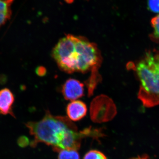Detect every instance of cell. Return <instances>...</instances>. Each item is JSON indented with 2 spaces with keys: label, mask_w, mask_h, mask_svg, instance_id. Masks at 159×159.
Masks as SVG:
<instances>
[{
  "label": "cell",
  "mask_w": 159,
  "mask_h": 159,
  "mask_svg": "<svg viewBox=\"0 0 159 159\" xmlns=\"http://www.w3.org/2000/svg\"><path fill=\"white\" fill-rule=\"evenodd\" d=\"M34 139L30 143L35 148L39 143L52 146L54 152L64 149L78 150L81 140L89 134L86 129L79 132L76 125L67 117L53 116L47 111L44 117L38 122L25 124Z\"/></svg>",
  "instance_id": "obj_1"
},
{
  "label": "cell",
  "mask_w": 159,
  "mask_h": 159,
  "mask_svg": "<svg viewBox=\"0 0 159 159\" xmlns=\"http://www.w3.org/2000/svg\"><path fill=\"white\" fill-rule=\"evenodd\" d=\"M52 54L61 70L68 74L85 73L98 69L102 61L96 44L85 37L71 34L59 40Z\"/></svg>",
  "instance_id": "obj_2"
},
{
  "label": "cell",
  "mask_w": 159,
  "mask_h": 159,
  "mask_svg": "<svg viewBox=\"0 0 159 159\" xmlns=\"http://www.w3.org/2000/svg\"><path fill=\"white\" fill-rule=\"evenodd\" d=\"M128 67L135 71L140 82L138 98L143 105L150 108L159 105V51H147Z\"/></svg>",
  "instance_id": "obj_3"
},
{
  "label": "cell",
  "mask_w": 159,
  "mask_h": 159,
  "mask_svg": "<svg viewBox=\"0 0 159 159\" xmlns=\"http://www.w3.org/2000/svg\"><path fill=\"white\" fill-rule=\"evenodd\" d=\"M116 113V105L113 100L107 96H98L91 103L90 116L94 122L101 123L110 121Z\"/></svg>",
  "instance_id": "obj_4"
},
{
  "label": "cell",
  "mask_w": 159,
  "mask_h": 159,
  "mask_svg": "<svg viewBox=\"0 0 159 159\" xmlns=\"http://www.w3.org/2000/svg\"><path fill=\"white\" fill-rule=\"evenodd\" d=\"M62 93L65 99L74 101L84 95V85L77 80L69 79L63 85Z\"/></svg>",
  "instance_id": "obj_5"
},
{
  "label": "cell",
  "mask_w": 159,
  "mask_h": 159,
  "mask_svg": "<svg viewBox=\"0 0 159 159\" xmlns=\"http://www.w3.org/2000/svg\"><path fill=\"white\" fill-rule=\"evenodd\" d=\"M68 118L71 121H77L86 115L87 107L85 103L80 100L72 101L67 107Z\"/></svg>",
  "instance_id": "obj_6"
},
{
  "label": "cell",
  "mask_w": 159,
  "mask_h": 159,
  "mask_svg": "<svg viewBox=\"0 0 159 159\" xmlns=\"http://www.w3.org/2000/svg\"><path fill=\"white\" fill-rule=\"evenodd\" d=\"M14 102V96L9 89L1 90L0 91V114L10 115L14 117L12 109Z\"/></svg>",
  "instance_id": "obj_7"
},
{
  "label": "cell",
  "mask_w": 159,
  "mask_h": 159,
  "mask_svg": "<svg viewBox=\"0 0 159 159\" xmlns=\"http://www.w3.org/2000/svg\"><path fill=\"white\" fill-rule=\"evenodd\" d=\"M13 0H0V27L10 18Z\"/></svg>",
  "instance_id": "obj_8"
},
{
  "label": "cell",
  "mask_w": 159,
  "mask_h": 159,
  "mask_svg": "<svg viewBox=\"0 0 159 159\" xmlns=\"http://www.w3.org/2000/svg\"><path fill=\"white\" fill-rule=\"evenodd\" d=\"M98 69H95L92 70V75L86 82L89 96L93 94L96 86L97 85L99 80L101 78L98 74Z\"/></svg>",
  "instance_id": "obj_9"
},
{
  "label": "cell",
  "mask_w": 159,
  "mask_h": 159,
  "mask_svg": "<svg viewBox=\"0 0 159 159\" xmlns=\"http://www.w3.org/2000/svg\"><path fill=\"white\" fill-rule=\"evenodd\" d=\"M153 32L150 35L151 39L154 42L159 43V14L151 20Z\"/></svg>",
  "instance_id": "obj_10"
},
{
  "label": "cell",
  "mask_w": 159,
  "mask_h": 159,
  "mask_svg": "<svg viewBox=\"0 0 159 159\" xmlns=\"http://www.w3.org/2000/svg\"><path fill=\"white\" fill-rule=\"evenodd\" d=\"M58 159H80V157L77 150L64 149L59 152Z\"/></svg>",
  "instance_id": "obj_11"
},
{
  "label": "cell",
  "mask_w": 159,
  "mask_h": 159,
  "mask_svg": "<svg viewBox=\"0 0 159 159\" xmlns=\"http://www.w3.org/2000/svg\"><path fill=\"white\" fill-rule=\"evenodd\" d=\"M83 159H107L104 154L97 150H92L88 152L84 156Z\"/></svg>",
  "instance_id": "obj_12"
},
{
  "label": "cell",
  "mask_w": 159,
  "mask_h": 159,
  "mask_svg": "<svg viewBox=\"0 0 159 159\" xmlns=\"http://www.w3.org/2000/svg\"><path fill=\"white\" fill-rule=\"evenodd\" d=\"M147 5L148 10L155 13H159V0H148Z\"/></svg>",
  "instance_id": "obj_13"
},
{
  "label": "cell",
  "mask_w": 159,
  "mask_h": 159,
  "mask_svg": "<svg viewBox=\"0 0 159 159\" xmlns=\"http://www.w3.org/2000/svg\"><path fill=\"white\" fill-rule=\"evenodd\" d=\"M18 145L21 148H25L29 145V140L28 137L22 136L18 138L17 140Z\"/></svg>",
  "instance_id": "obj_14"
},
{
  "label": "cell",
  "mask_w": 159,
  "mask_h": 159,
  "mask_svg": "<svg viewBox=\"0 0 159 159\" xmlns=\"http://www.w3.org/2000/svg\"><path fill=\"white\" fill-rule=\"evenodd\" d=\"M36 73L39 76H43L46 73V69L43 67H39L36 69Z\"/></svg>",
  "instance_id": "obj_15"
},
{
  "label": "cell",
  "mask_w": 159,
  "mask_h": 159,
  "mask_svg": "<svg viewBox=\"0 0 159 159\" xmlns=\"http://www.w3.org/2000/svg\"><path fill=\"white\" fill-rule=\"evenodd\" d=\"M129 159H151L148 156L146 155H143L142 156H139L136 157L132 158Z\"/></svg>",
  "instance_id": "obj_16"
},
{
  "label": "cell",
  "mask_w": 159,
  "mask_h": 159,
  "mask_svg": "<svg viewBox=\"0 0 159 159\" xmlns=\"http://www.w3.org/2000/svg\"><path fill=\"white\" fill-rule=\"evenodd\" d=\"M65 1L68 4H71L74 2V0H65Z\"/></svg>",
  "instance_id": "obj_17"
}]
</instances>
